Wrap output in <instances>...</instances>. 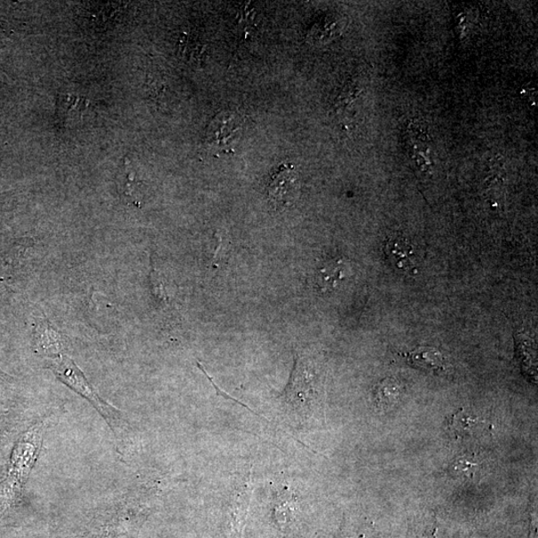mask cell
<instances>
[{"mask_svg":"<svg viewBox=\"0 0 538 538\" xmlns=\"http://www.w3.org/2000/svg\"><path fill=\"white\" fill-rule=\"evenodd\" d=\"M49 366L57 377L65 385L75 390L76 393L83 396L100 413L102 417L108 423L111 430L115 435H123L126 431V421L122 413L108 403H106L100 396L95 392L93 387L85 377L72 359L63 354L57 353L47 358Z\"/></svg>","mask_w":538,"mask_h":538,"instance_id":"obj_1","label":"cell"},{"mask_svg":"<svg viewBox=\"0 0 538 538\" xmlns=\"http://www.w3.org/2000/svg\"><path fill=\"white\" fill-rule=\"evenodd\" d=\"M317 394L312 367L297 356L289 385L281 396L285 413L293 422H305L313 415Z\"/></svg>","mask_w":538,"mask_h":538,"instance_id":"obj_2","label":"cell"},{"mask_svg":"<svg viewBox=\"0 0 538 538\" xmlns=\"http://www.w3.org/2000/svg\"><path fill=\"white\" fill-rule=\"evenodd\" d=\"M47 422H40L22 437L15 447L7 494H15L28 479L42 448Z\"/></svg>","mask_w":538,"mask_h":538,"instance_id":"obj_3","label":"cell"},{"mask_svg":"<svg viewBox=\"0 0 538 538\" xmlns=\"http://www.w3.org/2000/svg\"><path fill=\"white\" fill-rule=\"evenodd\" d=\"M299 182L295 168L282 164L267 186L268 199L276 208H289L298 198Z\"/></svg>","mask_w":538,"mask_h":538,"instance_id":"obj_4","label":"cell"},{"mask_svg":"<svg viewBox=\"0 0 538 538\" xmlns=\"http://www.w3.org/2000/svg\"><path fill=\"white\" fill-rule=\"evenodd\" d=\"M384 254L391 266L402 273L414 272L415 268V251L412 243L404 236L390 238L384 247Z\"/></svg>","mask_w":538,"mask_h":538,"instance_id":"obj_5","label":"cell"},{"mask_svg":"<svg viewBox=\"0 0 538 538\" xmlns=\"http://www.w3.org/2000/svg\"><path fill=\"white\" fill-rule=\"evenodd\" d=\"M407 363L431 373H442L447 371V359L433 347H418L413 352L406 354Z\"/></svg>","mask_w":538,"mask_h":538,"instance_id":"obj_6","label":"cell"},{"mask_svg":"<svg viewBox=\"0 0 538 538\" xmlns=\"http://www.w3.org/2000/svg\"><path fill=\"white\" fill-rule=\"evenodd\" d=\"M119 190L122 197L131 205L140 206L142 199V183L138 181L131 162H127L118 177Z\"/></svg>","mask_w":538,"mask_h":538,"instance_id":"obj_7","label":"cell"},{"mask_svg":"<svg viewBox=\"0 0 538 538\" xmlns=\"http://www.w3.org/2000/svg\"><path fill=\"white\" fill-rule=\"evenodd\" d=\"M485 421L461 410L454 414L452 418L448 420L447 429L455 439H463L474 436L479 427L485 425Z\"/></svg>","mask_w":538,"mask_h":538,"instance_id":"obj_8","label":"cell"},{"mask_svg":"<svg viewBox=\"0 0 538 538\" xmlns=\"http://www.w3.org/2000/svg\"><path fill=\"white\" fill-rule=\"evenodd\" d=\"M401 394V384L394 378L382 380L373 391L375 404L383 411L395 406L400 400Z\"/></svg>","mask_w":538,"mask_h":538,"instance_id":"obj_9","label":"cell"},{"mask_svg":"<svg viewBox=\"0 0 538 538\" xmlns=\"http://www.w3.org/2000/svg\"><path fill=\"white\" fill-rule=\"evenodd\" d=\"M347 276V268L342 262L326 265L320 272V279L325 288H334L338 281Z\"/></svg>","mask_w":538,"mask_h":538,"instance_id":"obj_10","label":"cell"},{"mask_svg":"<svg viewBox=\"0 0 538 538\" xmlns=\"http://www.w3.org/2000/svg\"><path fill=\"white\" fill-rule=\"evenodd\" d=\"M275 510L277 516L287 517L291 511L292 508H295V495L289 490L288 487H281L274 493Z\"/></svg>","mask_w":538,"mask_h":538,"instance_id":"obj_11","label":"cell"},{"mask_svg":"<svg viewBox=\"0 0 538 538\" xmlns=\"http://www.w3.org/2000/svg\"><path fill=\"white\" fill-rule=\"evenodd\" d=\"M478 462L474 456L463 455L453 463L450 471L454 475L471 478L474 476L476 470L479 467V463Z\"/></svg>","mask_w":538,"mask_h":538,"instance_id":"obj_12","label":"cell"}]
</instances>
